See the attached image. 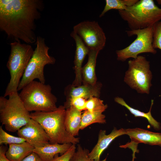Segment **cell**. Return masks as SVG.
<instances>
[{
  "instance_id": "28",
  "label": "cell",
  "mask_w": 161,
  "mask_h": 161,
  "mask_svg": "<svg viewBox=\"0 0 161 161\" xmlns=\"http://www.w3.org/2000/svg\"><path fill=\"white\" fill-rule=\"evenodd\" d=\"M75 144H72L69 149L61 156L57 154L51 161H69L76 150Z\"/></svg>"
},
{
  "instance_id": "22",
  "label": "cell",
  "mask_w": 161,
  "mask_h": 161,
  "mask_svg": "<svg viewBox=\"0 0 161 161\" xmlns=\"http://www.w3.org/2000/svg\"><path fill=\"white\" fill-rule=\"evenodd\" d=\"M139 0H106L104 8L99 16L101 17L105 13L112 9L122 10L136 3Z\"/></svg>"
},
{
  "instance_id": "4",
  "label": "cell",
  "mask_w": 161,
  "mask_h": 161,
  "mask_svg": "<svg viewBox=\"0 0 161 161\" xmlns=\"http://www.w3.org/2000/svg\"><path fill=\"white\" fill-rule=\"evenodd\" d=\"M121 18L126 22L130 30L152 27L161 21V8L153 0H140L126 10H118Z\"/></svg>"
},
{
  "instance_id": "18",
  "label": "cell",
  "mask_w": 161,
  "mask_h": 161,
  "mask_svg": "<svg viewBox=\"0 0 161 161\" xmlns=\"http://www.w3.org/2000/svg\"><path fill=\"white\" fill-rule=\"evenodd\" d=\"M81 112L73 107L66 109L65 125L67 132L75 137L78 135L82 117Z\"/></svg>"
},
{
  "instance_id": "5",
  "label": "cell",
  "mask_w": 161,
  "mask_h": 161,
  "mask_svg": "<svg viewBox=\"0 0 161 161\" xmlns=\"http://www.w3.org/2000/svg\"><path fill=\"white\" fill-rule=\"evenodd\" d=\"M10 53L7 66L10 75V79L4 96L18 91V88L28 63L34 52L31 45L13 41L10 44Z\"/></svg>"
},
{
  "instance_id": "21",
  "label": "cell",
  "mask_w": 161,
  "mask_h": 161,
  "mask_svg": "<svg viewBox=\"0 0 161 161\" xmlns=\"http://www.w3.org/2000/svg\"><path fill=\"white\" fill-rule=\"evenodd\" d=\"M105 117V115L102 112H91L85 110L82 114L80 129H83L94 123L105 124L106 123Z\"/></svg>"
},
{
  "instance_id": "14",
  "label": "cell",
  "mask_w": 161,
  "mask_h": 161,
  "mask_svg": "<svg viewBox=\"0 0 161 161\" xmlns=\"http://www.w3.org/2000/svg\"><path fill=\"white\" fill-rule=\"evenodd\" d=\"M70 36L74 39L76 45L74 61V69L75 76L71 85L74 87H77L82 84V64L85 58L86 55H88L90 50L85 45L80 37L73 31L71 33Z\"/></svg>"
},
{
  "instance_id": "29",
  "label": "cell",
  "mask_w": 161,
  "mask_h": 161,
  "mask_svg": "<svg viewBox=\"0 0 161 161\" xmlns=\"http://www.w3.org/2000/svg\"><path fill=\"white\" fill-rule=\"evenodd\" d=\"M22 161H43V160L36 153L32 152L24 159Z\"/></svg>"
},
{
  "instance_id": "25",
  "label": "cell",
  "mask_w": 161,
  "mask_h": 161,
  "mask_svg": "<svg viewBox=\"0 0 161 161\" xmlns=\"http://www.w3.org/2000/svg\"><path fill=\"white\" fill-rule=\"evenodd\" d=\"M86 100L81 97H74L66 99L64 106L66 109L73 107L82 112L86 110Z\"/></svg>"
},
{
  "instance_id": "10",
  "label": "cell",
  "mask_w": 161,
  "mask_h": 161,
  "mask_svg": "<svg viewBox=\"0 0 161 161\" xmlns=\"http://www.w3.org/2000/svg\"><path fill=\"white\" fill-rule=\"evenodd\" d=\"M73 31L81 38L89 50L100 51L106 41L105 33L97 22L86 21L74 26Z\"/></svg>"
},
{
  "instance_id": "27",
  "label": "cell",
  "mask_w": 161,
  "mask_h": 161,
  "mask_svg": "<svg viewBox=\"0 0 161 161\" xmlns=\"http://www.w3.org/2000/svg\"><path fill=\"white\" fill-rule=\"evenodd\" d=\"M152 28V46L155 49L161 50V21L155 24Z\"/></svg>"
},
{
  "instance_id": "16",
  "label": "cell",
  "mask_w": 161,
  "mask_h": 161,
  "mask_svg": "<svg viewBox=\"0 0 161 161\" xmlns=\"http://www.w3.org/2000/svg\"><path fill=\"white\" fill-rule=\"evenodd\" d=\"M71 143L52 144L49 143L43 146L35 148L33 152L36 153L43 161H51L57 154H63L72 145Z\"/></svg>"
},
{
  "instance_id": "31",
  "label": "cell",
  "mask_w": 161,
  "mask_h": 161,
  "mask_svg": "<svg viewBox=\"0 0 161 161\" xmlns=\"http://www.w3.org/2000/svg\"><path fill=\"white\" fill-rule=\"evenodd\" d=\"M156 1L158 4H161V0H157Z\"/></svg>"
},
{
  "instance_id": "12",
  "label": "cell",
  "mask_w": 161,
  "mask_h": 161,
  "mask_svg": "<svg viewBox=\"0 0 161 161\" xmlns=\"http://www.w3.org/2000/svg\"><path fill=\"white\" fill-rule=\"evenodd\" d=\"M17 134L34 148L41 147L50 143L49 138L43 128L31 118L17 131Z\"/></svg>"
},
{
  "instance_id": "13",
  "label": "cell",
  "mask_w": 161,
  "mask_h": 161,
  "mask_svg": "<svg viewBox=\"0 0 161 161\" xmlns=\"http://www.w3.org/2000/svg\"><path fill=\"white\" fill-rule=\"evenodd\" d=\"M124 134H125V129L123 128L118 129L114 127L109 134H106V130H100L97 142L89 154L90 159L94 161H100L101 154L111 142L117 137Z\"/></svg>"
},
{
  "instance_id": "23",
  "label": "cell",
  "mask_w": 161,
  "mask_h": 161,
  "mask_svg": "<svg viewBox=\"0 0 161 161\" xmlns=\"http://www.w3.org/2000/svg\"><path fill=\"white\" fill-rule=\"evenodd\" d=\"M107 107V105L105 104L103 101L99 98L92 97L86 100V110L91 112L103 113Z\"/></svg>"
},
{
  "instance_id": "3",
  "label": "cell",
  "mask_w": 161,
  "mask_h": 161,
  "mask_svg": "<svg viewBox=\"0 0 161 161\" xmlns=\"http://www.w3.org/2000/svg\"><path fill=\"white\" fill-rule=\"evenodd\" d=\"M52 89L49 85L34 80L22 89L19 95L29 112H52L58 108L57 98Z\"/></svg>"
},
{
  "instance_id": "15",
  "label": "cell",
  "mask_w": 161,
  "mask_h": 161,
  "mask_svg": "<svg viewBox=\"0 0 161 161\" xmlns=\"http://www.w3.org/2000/svg\"><path fill=\"white\" fill-rule=\"evenodd\" d=\"M102 86V83L98 82L94 85L82 84L77 87H74L72 85H69L65 88L64 95L66 96V99L81 97L87 100L92 97L99 98Z\"/></svg>"
},
{
  "instance_id": "24",
  "label": "cell",
  "mask_w": 161,
  "mask_h": 161,
  "mask_svg": "<svg viewBox=\"0 0 161 161\" xmlns=\"http://www.w3.org/2000/svg\"><path fill=\"white\" fill-rule=\"evenodd\" d=\"M26 142L24 139L10 135L0 126V145H5L21 143Z\"/></svg>"
},
{
  "instance_id": "8",
  "label": "cell",
  "mask_w": 161,
  "mask_h": 161,
  "mask_svg": "<svg viewBox=\"0 0 161 161\" xmlns=\"http://www.w3.org/2000/svg\"><path fill=\"white\" fill-rule=\"evenodd\" d=\"M128 64L124 82L138 93L148 94L152 78L149 61L144 56L138 55L137 58L129 61Z\"/></svg>"
},
{
  "instance_id": "6",
  "label": "cell",
  "mask_w": 161,
  "mask_h": 161,
  "mask_svg": "<svg viewBox=\"0 0 161 161\" xmlns=\"http://www.w3.org/2000/svg\"><path fill=\"white\" fill-rule=\"evenodd\" d=\"M7 99L0 97V120L7 131H18L31 119L18 92L12 93Z\"/></svg>"
},
{
  "instance_id": "26",
  "label": "cell",
  "mask_w": 161,
  "mask_h": 161,
  "mask_svg": "<svg viewBox=\"0 0 161 161\" xmlns=\"http://www.w3.org/2000/svg\"><path fill=\"white\" fill-rule=\"evenodd\" d=\"M89 153L88 149L83 148L80 145H78L69 161H94L89 158ZM103 161H106V159Z\"/></svg>"
},
{
  "instance_id": "20",
  "label": "cell",
  "mask_w": 161,
  "mask_h": 161,
  "mask_svg": "<svg viewBox=\"0 0 161 161\" xmlns=\"http://www.w3.org/2000/svg\"><path fill=\"white\" fill-rule=\"evenodd\" d=\"M114 101L118 104L125 107L134 115L135 117H141L146 118L150 124L156 130H159L161 127L160 123L156 120L152 116L151 110L153 104V100H151V103L149 111L147 113L141 112L137 109L133 108L129 106L124 99L120 97H117L114 98Z\"/></svg>"
},
{
  "instance_id": "30",
  "label": "cell",
  "mask_w": 161,
  "mask_h": 161,
  "mask_svg": "<svg viewBox=\"0 0 161 161\" xmlns=\"http://www.w3.org/2000/svg\"><path fill=\"white\" fill-rule=\"evenodd\" d=\"M7 149L3 145L0 146V161H10L6 157V153Z\"/></svg>"
},
{
  "instance_id": "11",
  "label": "cell",
  "mask_w": 161,
  "mask_h": 161,
  "mask_svg": "<svg viewBox=\"0 0 161 161\" xmlns=\"http://www.w3.org/2000/svg\"><path fill=\"white\" fill-rule=\"evenodd\" d=\"M125 129V134L129 136L131 141L120 147L124 148H128L131 149L133 152L132 161H134L135 158V153L139 152L137 147L139 143L161 147V133L154 132L139 128Z\"/></svg>"
},
{
  "instance_id": "2",
  "label": "cell",
  "mask_w": 161,
  "mask_h": 161,
  "mask_svg": "<svg viewBox=\"0 0 161 161\" xmlns=\"http://www.w3.org/2000/svg\"><path fill=\"white\" fill-rule=\"evenodd\" d=\"M66 111L64 106L60 105L53 111L31 113L30 117L42 126L49 138L50 143L76 145L79 142V139L71 135L66 130Z\"/></svg>"
},
{
  "instance_id": "19",
  "label": "cell",
  "mask_w": 161,
  "mask_h": 161,
  "mask_svg": "<svg viewBox=\"0 0 161 161\" xmlns=\"http://www.w3.org/2000/svg\"><path fill=\"white\" fill-rule=\"evenodd\" d=\"M9 145L6 155L10 161H22L33 152L35 148L26 142Z\"/></svg>"
},
{
  "instance_id": "1",
  "label": "cell",
  "mask_w": 161,
  "mask_h": 161,
  "mask_svg": "<svg viewBox=\"0 0 161 161\" xmlns=\"http://www.w3.org/2000/svg\"><path fill=\"white\" fill-rule=\"evenodd\" d=\"M44 8L41 0H0V30L14 41L35 43V21Z\"/></svg>"
},
{
  "instance_id": "7",
  "label": "cell",
  "mask_w": 161,
  "mask_h": 161,
  "mask_svg": "<svg viewBox=\"0 0 161 161\" xmlns=\"http://www.w3.org/2000/svg\"><path fill=\"white\" fill-rule=\"evenodd\" d=\"M35 44L36 47L21 80L18 91L35 79L45 83L44 67L47 65L53 64L55 62V59L49 54V48L46 44L44 38L37 36Z\"/></svg>"
},
{
  "instance_id": "9",
  "label": "cell",
  "mask_w": 161,
  "mask_h": 161,
  "mask_svg": "<svg viewBox=\"0 0 161 161\" xmlns=\"http://www.w3.org/2000/svg\"><path fill=\"white\" fill-rule=\"evenodd\" d=\"M129 36H137L135 40L126 48L116 51L117 59L125 61L127 59L137 58L143 53L156 54L157 51L152 46V28L149 27L139 30H130L126 31Z\"/></svg>"
},
{
  "instance_id": "17",
  "label": "cell",
  "mask_w": 161,
  "mask_h": 161,
  "mask_svg": "<svg viewBox=\"0 0 161 161\" xmlns=\"http://www.w3.org/2000/svg\"><path fill=\"white\" fill-rule=\"evenodd\" d=\"M99 52L98 51L89 50L88 61L82 68V84L94 85L97 82L95 69L96 59Z\"/></svg>"
}]
</instances>
